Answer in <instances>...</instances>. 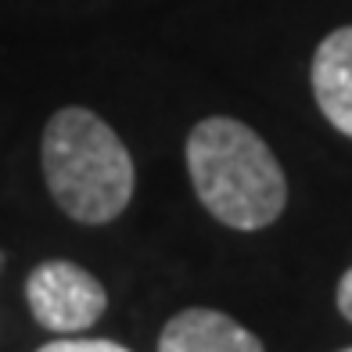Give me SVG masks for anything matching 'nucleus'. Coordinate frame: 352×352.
<instances>
[{
	"mask_svg": "<svg viewBox=\"0 0 352 352\" xmlns=\"http://www.w3.org/2000/svg\"><path fill=\"white\" fill-rule=\"evenodd\" d=\"M187 173L205 212L230 230H263L287 205L277 155L252 126L227 116H209L190 130Z\"/></svg>",
	"mask_w": 352,
	"mask_h": 352,
	"instance_id": "obj_1",
	"label": "nucleus"
},
{
	"mask_svg": "<svg viewBox=\"0 0 352 352\" xmlns=\"http://www.w3.org/2000/svg\"><path fill=\"white\" fill-rule=\"evenodd\" d=\"M40 166L54 205L87 227L111 223L133 198V155L90 108H58L47 119Z\"/></svg>",
	"mask_w": 352,
	"mask_h": 352,
	"instance_id": "obj_2",
	"label": "nucleus"
},
{
	"mask_svg": "<svg viewBox=\"0 0 352 352\" xmlns=\"http://www.w3.org/2000/svg\"><path fill=\"white\" fill-rule=\"evenodd\" d=\"M25 302L40 327L54 334H79L108 309L104 284L69 259H47L25 280Z\"/></svg>",
	"mask_w": 352,
	"mask_h": 352,
	"instance_id": "obj_3",
	"label": "nucleus"
},
{
	"mask_svg": "<svg viewBox=\"0 0 352 352\" xmlns=\"http://www.w3.org/2000/svg\"><path fill=\"white\" fill-rule=\"evenodd\" d=\"M309 83L320 116L338 133L352 137V25H342L320 40Z\"/></svg>",
	"mask_w": 352,
	"mask_h": 352,
	"instance_id": "obj_4",
	"label": "nucleus"
},
{
	"mask_svg": "<svg viewBox=\"0 0 352 352\" xmlns=\"http://www.w3.org/2000/svg\"><path fill=\"white\" fill-rule=\"evenodd\" d=\"M158 352H266V349L234 316L219 309L190 306L162 327Z\"/></svg>",
	"mask_w": 352,
	"mask_h": 352,
	"instance_id": "obj_5",
	"label": "nucleus"
},
{
	"mask_svg": "<svg viewBox=\"0 0 352 352\" xmlns=\"http://www.w3.org/2000/svg\"><path fill=\"white\" fill-rule=\"evenodd\" d=\"M36 352H130L126 345L119 342H108V338H54V342H47L40 345Z\"/></svg>",
	"mask_w": 352,
	"mask_h": 352,
	"instance_id": "obj_6",
	"label": "nucleus"
},
{
	"mask_svg": "<svg viewBox=\"0 0 352 352\" xmlns=\"http://www.w3.org/2000/svg\"><path fill=\"white\" fill-rule=\"evenodd\" d=\"M334 302H338V313L352 324V266L342 274V280H338V295H334Z\"/></svg>",
	"mask_w": 352,
	"mask_h": 352,
	"instance_id": "obj_7",
	"label": "nucleus"
},
{
	"mask_svg": "<svg viewBox=\"0 0 352 352\" xmlns=\"http://www.w3.org/2000/svg\"><path fill=\"white\" fill-rule=\"evenodd\" d=\"M342 352H352V349H342Z\"/></svg>",
	"mask_w": 352,
	"mask_h": 352,
	"instance_id": "obj_8",
	"label": "nucleus"
}]
</instances>
